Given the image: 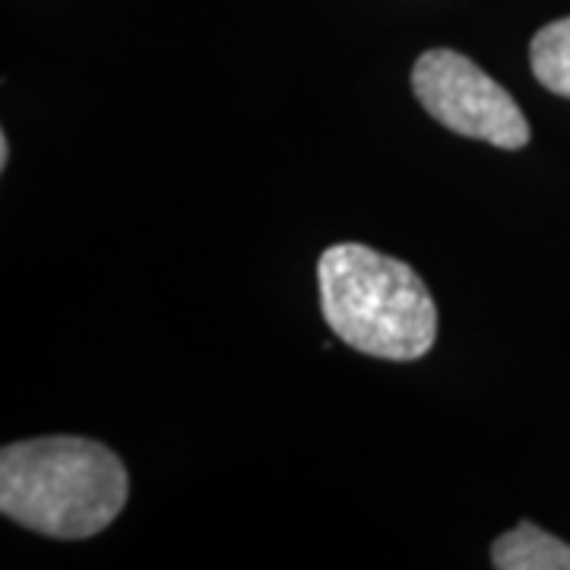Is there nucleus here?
Wrapping results in <instances>:
<instances>
[{
  "mask_svg": "<svg viewBox=\"0 0 570 570\" xmlns=\"http://www.w3.org/2000/svg\"><path fill=\"white\" fill-rule=\"evenodd\" d=\"M530 67L549 92L570 99V17L549 22L532 36Z\"/></svg>",
  "mask_w": 570,
  "mask_h": 570,
  "instance_id": "5",
  "label": "nucleus"
},
{
  "mask_svg": "<svg viewBox=\"0 0 570 570\" xmlns=\"http://www.w3.org/2000/svg\"><path fill=\"white\" fill-rule=\"evenodd\" d=\"M412 92L434 121L460 137L498 149H523L530 142V124L513 96L460 51H425L412 67Z\"/></svg>",
  "mask_w": 570,
  "mask_h": 570,
  "instance_id": "3",
  "label": "nucleus"
},
{
  "mask_svg": "<svg viewBox=\"0 0 570 570\" xmlns=\"http://www.w3.org/2000/svg\"><path fill=\"white\" fill-rule=\"evenodd\" d=\"M10 165V140H7V134H0V168H7Z\"/></svg>",
  "mask_w": 570,
  "mask_h": 570,
  "instance_id": "6",
  "label": "nucleus"
},
{
  "mask_svg": "<svg viewBox=\"0 0 570 570\" xmlns=\"http://www.w3.org/2000/svg\"><path fill=\"white\" fill-rule=\"evenodd\" d=\"M121 456L89 438L55 434L0 450V513L48 539H92L127 504Z\"/></svg>",
  "mask_w": 570,
  "mask_h": 570,
  "instance_id": "1",
  "label": "nucleus"
},
{
  "mask_svg": "<svg viewBox=\"0 0 570 570\" xmlns=\"http://www.w3.org/2000/svg\"><path fill=\"white\" fill-rule=\"evenodd\" d=\"M326 326L362 355L415 362L438 340V305L425 279L367 245H333L317 261Z\"/></svg>",
  "mask_w": 570,
  "mask_h": 570,
  "instance_id": "2",
  "label": "nucleus"
},
{
  "mask_svg": "<svg viewBox=\"0 0 570 570\" xmlns=\"http://www.w3.org/2000/svg\"><path fill=\"white\" fill-rule=\"evenodd\" d=\"M491 564L498 570H570V546L530 520L494 539Z\"/></svg>",
  "mask_w": 570,
  "mask_h": 570,
  "instance_id": "4",
  "label": "nucleus"
}]
</instances>
